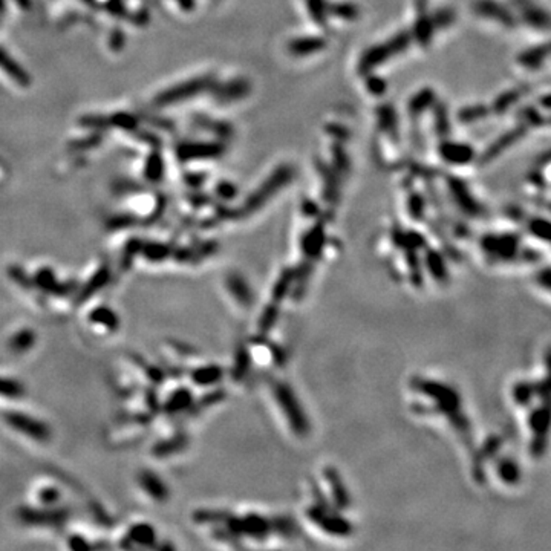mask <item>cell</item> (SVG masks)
I'll return each instance as SVG.
<instances>
[{
  "instance_id": "19",
  "label": "cell",
  "mask_w": 551,
  "mask_h": 551,
  "mask_svg": "<svg viewBox=\"0 0 551 551\" xmlns=\"http://www.w3.org/2000/svg\"><path fill=\"white\" fill-rule=\"evenodd\" d=\"M310 10L315 22H323L325 19V8H323L320 0H310Z\"/></svg>"
},
{
  "instance_id": "5",
  "label": "cell",
  "mask_w": 551,
  "mask_h": 551,
  "mask_svg": "<svg viewBox=\"0 0 551 551\" xmlns=\"http://www.w3.org/2000/svg\"><path fill=\"white\" fill-rule=\"evenodd\" d=\"M32 283L37 285L42 291H45V293L59 297L68 296V293L71 291L69 285H64V283H62L55 278V274L51 269L38 270L34 276V279H32Z\"/></svg>"
},
{
  "instance_id": "8",
  "label": "cell",
  "mask_w": 551,
  "mask_h": 551,
  "mask_svg": "<svg viewBox=\"0 0 551 551\" xmlns=\"http://www.w3.org/2000/svg\"><path fill=\"white\" fill-rule=\"evenodd\" d=\"M36 340H37V336H36L34 331L29 329V328L20 329L10 338V342H8V348H10L14 354H23V352H28L31 348L36 345Z\"/></svg>"
},
{
  "instance_id": "6",
  "label": "cell",
  "mask_w": 551,
  "mask_h": 551,
  "mask_svg": "<svg viewBox=\"0 0 551 551\" xmlns=\"http://www.w3.org/2000/svg\"><path fill=\"white\" fill-rule=\"evenodd\" d=\"M20 517L28 524H54L66 517L63 510H20Z\"/></svg>"
},
{
  "instance_id": "9",
  "label": "cell",
  "mask_w": 551,
  "mask_h": 551,
  "mask_svg": "<svg viewBox=\"0 0 551 551\" xmlns=\"http://www.w3.org/2000/svg\"><path fill=\"white\" fill-rule=\"evenodd\" d=\"M140 482L143 485V489L148 492L152 498L159 499V501H163V499L167 498V495H169L167 487L155 473L143 472L140 475Z\"/></svg>"
},
{
  "instance_id": "11",
  "label": "cell",
  "mask_w": 551,
  "mask_h": 551,
  "mask_svg": "<svg viewBox=\"0 0 551 551\" xmlns=\"http://www.w3.org/2000/svg\"><path fill=\"white\" fill-rule=\"evenodd\" d=\"M129 538H131V541L136 542V544L149 547L153 545V542L157 541V534L155 530H153L149 524H136L131 529Z\"/></svg>"
},
{
  "instance_id": "13",
  "label": "cell",
  "mask_w": 551,
  "mask_h": 551,
  "mask_svg": "<svg viewBox=\"0 0 551 551\" xmlns=\"http://www.w3.org/2000/svg\"><path fill=\"white\" fill-rule=\"evenodd\" d=\"M206 80H194V82L185 85L184 87L180 89H175V91H170L169 94H166V101H176V100H183V96H187L192 95L194 92H199L202 87L206 86Z\"/></svg>"
},
{
  "instance_id": "3",
  "label": "cell",
  "mask_w": 551,
  "mask_h": 551,
  "mask_svg": "<svg viewBox=\"0 0 551 551\" xmlns=\"http://www.w3.org/2000/svg\"><path fill=\"white\" fill-rule=\"evenodd\" d=\"M408 43V38L406 36H400L391 42H387L382 46H377L372 50L371 52H368L366 55L363 57L362 60V68L363 69H371L377 66V64L383 63L386 59H389L391 55H395L396 52H400L404 46Z\"/></svg>"
},
{
  "instance_id": "10",
  "label": "cell",
  "mask_w": 551,
  "mask_h": 551,
  "mask_svg": "<svg viewBox=\"0 0 551 551\" xmlns=\"http://www.w3.org/2000/svg\"><path fill=\"white\" fill-rule=\"evenodd\" d=\"M109 278H110V271L108 269H101L96 271L92 276V279L87 282V285L83 288L82 293H80V301H86V299L94 296V293H96V291H100L101 288L106 287Z\"/></svg>"
},
{
  "instance_id": "17",
  "label": "cell",
  "mask_w": 551,
  "mask_h": 551,
  "mask_svg": "<svg viewBox=\"0 0 551 551\" xmlns=\"http://www.w3.org/2000/svg\"><path fill=\"white\" fill-rule=\"evenodd\" d=\"M38 498H40V501L43 502V504H55V502L59 501V498H60V493H59V490H55L52 487H46L40 492Z\"/></svg>"
},
{
  "instance_id": "12",
  "label": "cell",
  "mask_w": 551,
  "mask_h": 551,
  "mask_svg": "<svg viewBox=\"0 0 551 551\" xmlns=\"http://www.w3.org/2000/svg\"><path fill=\"white\" fill-rule=\"evenodd\" d=\"M444 158L450 161V163H468L472 158V150L468 149V145L461 144H445L443 149Z\"/></svg>"
},
{
  "instance_id": "4",
  "label": "cell",
  "mask_w": 551,
  "mask_h": 551,
  "mask_svg": "<svg viewBox=\"0 0 551 551\" xmlns=\"http://www.w3.org/2000/svg\"><path fill=\"white\" fill-rule=\"evenodd\" d=\"M530 285L534 293L551 303V264H538L530 270Z\"/></svg>"
},
{
  "instance_id": "15",
  "label": "cell",
  "mask_w": 551,
  "mask_h": 551,
  "mask_svg": "<svg viewBox=\"0 0 551 551\" xmlns=\"http://www.w3.org/2000/svg\"><path fill=\"white\" fill-rule=\"evenodd\" d=\"M320 46H322V42L317 38H306V40L302 38V40H297V42L291 45V51H293L294 54L305 55V54H311L314 51H317Z\"/></svg>"
},
{
  "instance_id": "20",
  "label": "cell",
  "mask_w": 551,
  "mask_h": 551,
  "mask_svg": "<svg viewBox=\"0 0 551 551\" xmlns=\"http://www.w3.org/2000/svg\"><path fill=\"white\" fill-rule=\"evenodd\" d=\"M69 547H71V548H74V550H87V548H89V544H87V542H86L83 538H80V536H72V538L69 539Z\"/></svg>"
},
{
  "instance_id": "14",
  "label": "cell",
  "mask_w": 551,
  "mask_h": 551,
  "mask_svg": "<svg viewBox=\"0 0 551 551\" xmlns=\"http://www.w3.org/2000/svg\"><path fill=\"white\" fill-rule=\"evenodd\" d=\"M23 394H25V389L19 382L0 377V395L6 399H19Z\"/></svg>"
},
{
  "instance_id": "16",
  "label": "cell",
  "mask_w": 551,
  "mask_h": 551,
  "mask_svg": "<svg viewBox=\"0 0 551 551\" xmlns=\"http://www.w3.org/2000/svg\"><path fill=\"white\" fill-rule=\"evenodd\" d=\"M187 400H189L187 391H178V394L173 395V399H170L169 409L170 410H180V409L187 406Z\"/></svg>"
},
{
  "instance_id": "2",
  "label": "cell",
  "mask_w": 551,
  "mask_h": 551,
  "mask_svg": "<svg viewBox=\"0 0 551 551\" xmlns=\"http://www.w3.org/2000/svg\"><path fill=\"white\" fill-rule=\"evenodd\" d=\"M3 420L15 431L28 435L29 438H34L37 441H48L51 438V429L43 421L31 418L27 413L10 410L3 413Z\"/></svg>"
},
{
  "instance_id": "18",
  "label": "cell",
  "mask_w": 551,
  "mask_h": 551,
  "mask_svg": "<svg viewBox=\"0 0 551 551\" xmlns=\"http://www.w3.org/2000/svg\"><path fill=\"white\" fill-rule=\"evenodd\" d=\"M145 256H148L150 261H163V259L167 256V250L163 245H150L145 248Z\"/></svg>"
},
{
  "instance_id": "1",
  "label": "cell",
  "mask_w": 551,
  "mask_h": 551,
  "mask_svg": "<svg viewBox=\"0 0 551 551\" xmlns=\"http://www.w3.org/2000/svg\"><path fill=\"white\" fill-rule=\"evenodd\" d=\"M507 399L517 415L527 457L542 461L551 448V343L525 374L508 385Z\"/></svg>"
},
{
  "instance_id": "7",
  "label": "cell",
  "mask_w": 551,
  "mask_h": 551,
  "mask_svg": "<svg viewBox=\"0 0 551 551\" xmlns=\"http://www.w3.org/2000/svg\"><path fill=\"white\" fill-rule=\"evenodd\" d=\"M89 320L92 323H96V325L104 327L109 331H117L120 328L118 314L108 306H96L95 310L89 314Z\"/></svg>"
}]
</instances>
